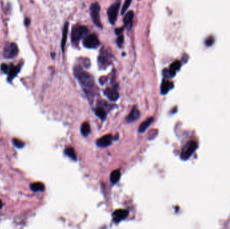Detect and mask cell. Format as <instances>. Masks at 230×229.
<instances>
[{"label": "cell", "instance_id": "obj_1", "mask_svg": "<svg viewBox=\"0 0 230 229\" xmlns=\"http://www.w3.org/2000/svg\"><path fill=\"white\" fill-rule=\"evenodd\" d=\"M74 74L80 84L84 87V89H91L93 88L94 85L93 77L89 73L82 71L80 66H76L74 68Z\"/></svg>", "mask_w": 230, "mask_h": 229}, {"label": "cell", "instance_id": "obj_2", "mask_svg": "<svg viewBox=\"0 0 230 229\" xmlns=\"http://www.w3.org/2000/svg\"><path fill=\"white\" fill-rule=\"evenodd\" d=\"M88 30L86 26H78L73 28L71 33V41L73 44H78L80 40L88 34Z\"/></svg>", "mask_w": 230, "mask_h": 229}, {"label": "cell", "instance_id": "obj_3", "mask_svg": "<svg viewBox=\"0 0 230 229\" xmlns=\"http://www.w3.org/2000/svg\"><path fill=\"white\" fill-rule=\"evenodd\" d=\"M198 146L197 143L196 142L191 140L184 146V147L182 149V152L180 155V157L183 160H186L189 159L191 155L193 154V153L196 150V148Z\"/></svg>", "mask_w": 230, "mask_h": 229}, {"label": "cell", "instance_id": "obj_4", "mask_svg": "<svg viewBox=\"0 0 230 229\" xmlns=\"http://www.w3.org/2000/svg\"><path fill=\"white\" fill-rule=\"evenodd\" d=\"M100 6L99 4L98 3H94L91 4L90 6V13L92 20L96 26L99 27V28H102V25L100 20Z\"/></svg>", "mask_w": 230, "mask_h": 229}, {"label": "cell", "instance_id": "obj_5", "mask_svg": "<svg viewBox=\"0 0 230 229\" xmlns=\"http://www.w3.org/2000/svg\"><path fill=\"white\" fill-rule=\"evenodd\" d=\"M119 8H120V3L118 2L112 4V5L108 8L107 14L108 17V20L110 24H114L115 22H116L117 19Z\"/></svg>", "mask_w": 230, "mask_h": 229}, {"label": "cell", "instance_id": "obj_6", "mask_svg": "<svg viewBox=\"0 0 230 229\" xmlns=\"http://www.w3.org/2000/svg\"><path fill=\"white\" fill-rule=\"evenodd\" d=\"M18 53V48L16 44L11 43L6 44L4 48V57L8 59H12L15 57Z\"/></svg>", "mask_w": 230, "mask_h": 229}, {"label": "cell", "instance_id": "obj_7", "mask_svg": "<svg viewBox=\"0 0 230 229\" xmlns=\"http://www.w3.org/2000/svg\"><path fill=\"white\" fill-rule=\"evenodd\" d=\"M83 44L86 48H96L100 45V41L95 34H90L84 40Z\"/></svg>", "mask_w": 230, "mask_h": 229}, {"label": "cell", "instance_id": "obj_8", "mask_svg": "<svg viewBox=\"0 0 230 229\" xmlns=\"http://www.w3.org/2000/svg\"><path fill=\"white\" fill-rule=\"evenodd\" d=\"M128 215V211L124 209H118L115 210L112 213L113 221L116 223L120 222L123 220L125 219Z\"/></svg>", "mask_w": 230, "mask_h": 229}, {"label": "cell", "instance_id": "obj_9", "mask_svg": "<svg viewBox=\"0 0 230 229\" xmlns=\"http://www.w3.org/2000/svg\"><path fill=\"white\" fill-rule=\"evenodd\" d=\"M133 18H134V13H133V12L130 11L126 13L123 19L124 26H125L126 29L129 30L132 28Z\"/></svg>", "mask_w": 230, "mask_h": 229}, {"label": "cell", "instance_id": "obj_10", "mask_svg": "<svg viewBox=\"0 0 230 229\" xmlns=\"http://www.w3.org/2000/svg\"><path fill=\"white\" fill-rule=\"evenodd\" d=\"M112 140V136L111 135H107L103 136L96 141V144L100 147H106L111 144Z\"/></svg>", "mask_w": 230, "mask_h": 229}, {"label": "cell", "instance_id": "obj_11", "mask_svg": "<svg viewBox=\"0 0 230 229\" xmlns=\"http://www.w3.org/2000/svg\"><path fill=\"white\" fill-rule=\"evenodd\" d=\"M105 95L111 101H116L119 98V94L117 89L112 88H107L104 91Z\"/></svg>", "mask_w": 230, "mask_h": 229}, {"label": "cell", "instance_id": "obj_12", "mask_svg": "<svg viewBox=\"0 0 230 229\" xmlns=\"http://www.w3.org/2000/svg\"><path fill=\"white\" fill-rule=\"evenodd\" d=\"M139 117H140V112L138 110L136 106H134L131 109L130 114L128 115L127 120L128 122H132L138 120Z\"/></svg>", "mask_w": 230, "mask_h": 229}, {"label": "cell", "instance_id": "obj_13", "mask_svg": "<svg viewBox=\"0 0 230 229\" xmlns=\"http://www.w3.org/2000/svg\"><path fill=\"white\" fill-rule=\"evenodd\" d=\"M181 67V63L179 61H174L170 67V69L168 71V77H173L175 75L176 71H178Z\"/></svg>", "mask_w": 230, "mask_h": 229}, {"label": "cell", "instance_id": "obj_14", "mask_svg": "<svg viewBox=\"0 0 230 229\" xmlns=\"http://www.w3.org/2000/svg\"><path fill=\"white\" fill-rule=\"evenodd\" d=\"M68 28H69V23L66 22L63 29V35H62V39H61V49H62L63 52H64V50H65V44L67 42V38Z\"/></svg>", "mask_w": 230, "mask_h": 229}, {"label": "cell", "instance_id": "obj_15", "mask_svg": "<svg viewBox=\"0 0 230 229\" xmlns=\"http://www.w3.org/2000/svg\"><path fill=\"white\" fill-rule=\"evenodd\" d=\"M173 88V84L169 81H164L161 85V93L163 95L166 94L170 89Z\"/></svg>", "mask_w": 230, "mask_h": 229}, {"label": "cell", "instance_id": "obj_16", "mask_svg": "<svg viewBox=\"0 0 230 229\" xmlns=\"http://www.w3.org/2000/svg\"><path fill=\"white\" fill-rule=\"evenodd\" d=\"M20 66H10V71L8 72V80L12 81L18 75L20 71Z\"/></svg>", "mask_w": 230, "mask_h": 229}, {"label": "cell", "instance_id": "obj_17", "mask_svg": "<svg viewBox=\"0 0 230 229\" xmlns=\"http://www.w3.org/2000/svg\"><path fill=\"white\" fill-rule=\"evenodd\" d=\"M153 121H154L153 117H150L148 118L146 120H145L142 124H141V125L139 127V129H138V131H139V132H140V133L144 132L151 125V123L153 122Z\"/></svg>", "mask_w": 230, "mask_h": 229}, {"label": "cell", "instance_id": "obj_18", "mask_svg": "<svg viewBox=\"0 0 230 229\" xmlns=\"http://www.w3.org/2000/svg\"><path fill=\"white\" fill-rule=\"evenodd\" d=\"M121 171L119 170H114L110 174V181L112 184H116L120 180Z\"/></svg>", "mask_w": 230, "mask_h": 229}, {"label": "cell", "instance_id": "obj_19", "mask_svg": "<svg viewBox=\"0 0 230 229\" xmlns=\"http://www.w3.org/2000/svg\"><path fill=\"white\" fill-rule=\"evenodd\" d=\"M30 188L33 191H43L44 190V186L40 182H35L31 184Z\"/></svg>", "mask_w": 230, "mask_h": 229}, {"label": "cell", "instance_id": "obj_20", "mask_svg": "<svg viewBox=\"0 0 230 229\" xmlns=\"http://www.w3.org/2000/svg\"><path fill=\"white\" fill-rule=\"evenodd\" d=\"M90 126L88 122H84L82 124L81 127V135L84 136H87L90 133Z\"/></svg>", "mask_w": 230, "mask_h": 229}, {"label": "cell", "instance_id": "obj_21", "mask_svg": "<svg viewBox=\"0 0 230 229\" xmlns=\"http://www.w3.org/2000/svg\"><path fill=\"white\" fill-rule=\"evenodd\" d=\"M65 153L67 157H69L72 160H74V161H76L77 160V155L76 154L75 150L73 149V148L72 147L66 148L65 150Z\"/></svg>", "mask_w": 230, "mask_h": 229}, {"label": "cell", "instance_id": "obj_22", "mask_svg": "<svg viewBox=\"0 0 230 229\" xmlns=\"http://www.w3.org/2000/svg\"><path fill=\"white\" fill-rule=\"evenodd\" d=\"M95 114H96V115L98 116L102 120H104L106 118H107V113H106L105 110L102 108L98 107L97 108H96Z\"/></svg>", "mask_w": 230, "mask_h": 229}, {"label": "cell", "instance_id": "obj_23", "mask_svg": "<svg viewBox=\"0 0 230 229\" xmlns=\"http://www.w3.org/2000/svg\"><path fill=\"white\" fill-rule=\"evenodd\" d=\"M98 62L100 63V64L101 65H107L109 63V61H108V59L107 58V55L104 54H102L100 56V57L98 58Z\"/></svg>", "mask_w": 230, "mask_h": 229}, {"label": "cell", "instance_id": "obj_24", "mask_svg": "<svg viewBox=\"0 0 230 229\" xmlns=\"http://www.w3.org/2000/svg\"><path fill=\"white\" fill-rule=\"evenodd\" d=\"M131 1H132V0H125V3H124L123 6L122 8V10H121L122 14L125 13V12L127 10V9L128 8V7H129L130 4L131 3Z\"/></svg>", "mask_w": 230, "mask_h": 229}, {"label": "cell", "instance_id": "obj_25", "mask_svg": "<svg viewBox=\"0 0 230 229\" xmlns=\"http://www.w3.org/2000/svg\"><path fill=\"white\" fill-rule=\"evenodd\" d=\"M13 143L16 146H17L18 148H22L24 145V143H23V142H22L21 140H18V139H13Z\"/></svg>", "mask_w": 230, "mask_h": 229}, {"label": "cell", "instance_id": "obj_26", "mask_svg": "<svg viewBox=\"0 0 230 229\" xmlns=\"http://www.w3.org/2000/svg\"><path fill=\"white\" fill-rule=\"evenodd\" d=\"M124 42V36L123 35H119V36L118 37L117 40V43L118 44V46L119 47H121L123 46Z\"/></svg>", "mask_w": 230, "mask_h": 229}, {"label": "cell", "instance_id": "obj_27", "mask_svg": "<svg viewBox=\"0 0 230 229\" xmlns=\"http://www.w3.org/2000/svg\"><path fill=\"white\" fill-rule=\"evenodd\" d=\"M10 67L8 66V65H6V64H2V65L1 67V69L3 73H8L9 71H10Z\"/></svg>", "mask_w": 230, "mask_h": 229}, {"label": "cell", "instance_id": "obj_28", "mask_svg": "<svg viewBox=\"0 0 230 229\" xmlns=\"http://www.w3.org/2000/svg\"><path fill=\"white\" fill-rule=\"evenodd\" d=\"M123 32V28H119L115 30V33L117 35H121Z\"/></svg>", "mask_w": 230, "mask_h": 229}, {"label": "cell", "instance_id": "obj_29", "mask_svg": "<svg viewBox=\"0 0 230 229\" xmlns=\"http://www.w3.org/2000/svg\"><path fill=\"white\" fill-rule=\"evenodd\" d=\"M24 22H25L26 26H29L30 24V20L29 19V18H26V19L24 21Z\"/></svg>", "mask_w": 230, "mask_h": 229}, {"label": "cell", "instance_id": "obj_30", "mask_svg": "<svg viewBox=\"0 0 230 229\" xmlns=\"http://www.w3.org/2000/svg\"><path fill=\"white\" fill-rule=\"evenodd\" d=\"M2 205H3V204H2V200H0V208H2Z\"/></svg>", "mask_w": 230, "mask_h": 229}]
</instances>
